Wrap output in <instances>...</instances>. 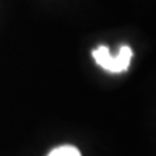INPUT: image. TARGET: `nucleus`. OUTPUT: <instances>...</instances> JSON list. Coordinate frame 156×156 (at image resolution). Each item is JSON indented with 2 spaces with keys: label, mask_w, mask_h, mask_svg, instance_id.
<instances>
[{
  "label": "nucleus",
  "mask_w": 156,
  "mask_h": 156,
  "mask_svg": "<svg viewBox=\"0 0 156 156\" xmlns=\"http://www.w3.org/2000/svg\"><path fill=\"white\" fill-rule=\"evenodd\" d=\"M98 65H100L103 69L111 73H121L125 72L130 65V60L133 57V51L128 46H122L120 48V52L117 56H112L109 48L105 46H99L96 50L92 51Z\"/></svg>",
  "instance_id": "1"
},
{
  "label": "nucleus",
  "mask_w": 156,
  "mask_h": 156,
  "mask_svg": "<svg viewBox=\"0 0 156 156\" xmlns=\"http://www.w3.org/2000/svg\"><path fill=\"white\" fill-rule=\"evenodd\" d=\"M47 156H82V155L80 152V150L74 147V146L64 144V146H60V147L53 148Z\"/></svg>",
  "instance_id": "2"
}]
</instances>
